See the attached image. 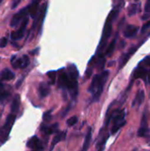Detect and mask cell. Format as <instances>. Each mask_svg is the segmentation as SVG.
I'll list each match as a JSON object with an SVG mask.
<instances>
[{
	"mask_svg": "<svg viewBox=\"0 0 150 151\" xmlns=\"http://www.w3.org/2000/svg\"><path fill=\"white\" fill-rule=\"evenodd\" d=\"M14 77H15L14 73L9 69H4L0 73V80L1 81H11V80L14 79Z\"/></svg>",
	"mask_w": 150,
	"mask_h": 151,
	"instance_id": "cell-19",
	"label": "cell"
},
{
	"mask_svg": "<svg viewBox=\"0 0 150 151\" xmlns=\"http://www.w3.org/2000/svg\"><path fill=\"white\" fill-rule=\"evenodd\" d=\"M27 146L33 150L34 151H41L43 150V146H42V143L41 142V140L36 137V136H33L28 142H27Z\"/></svg>",
	"mask_w": 150,
	"mask_h": 151,
	"instance_id": "cell-10",
	"label": "cell"
},
{
	"mask_svg": "<svg viewBox=\"0 0 150 151\" xmlns=\"http://www.w3.org/2000/svg\"><path fill=\"white\" fill-rule=\"evenodd\" d=\"M38 92H39V96L42 98V97H46L50 92V88L48 83L46 82H42L39 86L38 88Z\"/></svg>",
	"mask_w": 150,
	"mask_h": 151,
	"instance_id": "cell-14",
	"label": "cell"
},
{
	"mask_svg": "<svg viewBox=\"0 0 150 151\" xmlns=\"http://www.w3.org/2000/svg\"><path fill=\"white\" fill-rule=\"evenodd\" d=\"M136 12H137V5H136V4H132V5L129 7V9H128L129 16H133V15H134Z\"/></svg>",
	"mask_w": 150,
	"mask_h": 151,
	"instance_id": "cell-29",
	"label": "cell"
},
{
	"mask_svg": "<svg viewBox=\"0 0 150 151\" xmlns=\"http://www.w3.org/2000/svg\"><path fill=\"white\" fill-rule=\"evenodd\" d=\"M27 23H28V19L26 17L23 20H22V24L20 25L19 28L14 32L11 33V37L13 41H17V40H19L21 39L23 36H24V34H25V30H26V27L27 26Z\"/></svg>",
	"mask_w": 150,
	"mask_h": 151,
	"instance_id": "cell-7",
	"label": "cell"
},
{
	"mask_svg": "<svg viewBox=\"0 0 150 151\" xmlns=\"http://www.w3.org/2000/svg\"><path fill=\"white\" fill-rule=\"evenodd\" d=\"M145 12L148 13V16L150 15V0H147V3L145 4Z\"/></svg>",
	"mask_w": 150,
	"mask_h": 151,
	"instance_id": "cell-34",
	"label": "cell"
},
{
	"mask_svg": "<svg viewBox=\"0 0 150 151\" xmlns=\"http://www.w3.org/2000/svg\"><path fill=\"white\" fill-rule=\"evenodd\" d=\"M144 99H145V93L143 90H139L135 98H134V101L133 103V106L135 107V106H140L143 102H144Z\"/></svg>",
	"mask_w": 150,
	"mask_h": 151,
	"instance_id": "cell-17",
	"label": "cell"
},
{
	"mask_svg": "<svg viewBox=\"0 0 150 151\" xmlns=\"http://www.w3.org/2000/svg\"><path fill=\"white\" fill-rule=\"evenodd\" d=\"M68 77L71 80H74L77 81L79 78V71L77 69V67L75 66V65H69L68 66Z\"/></svg>",
	"mask_w": 150,
	"mask_h": 151,
	"instance_id": "cell-16",
	"label": "cell"
},
{
	"mask_svg": "<svg viewBox=\"0 0 150 151\" xmlns=\"http://www.w3.org/2000/svg\"><path fill=\"white\" fill-rule=\"evenodd\" d=\"M11 65L14 68H21V65H22V58H16L15 61L11 62Z\"/></svg>",
	"mask_w": 150,
	"mask_h": 151,
	"instance_id": "cell-26",
	"label": "cell"
},
{
	"mask_svg": "<svg viewBox=\"0 0 150 151\" xmlns=\"http://www.w3.org/2000/svg\"><path fill=\"white\" fill-rule=\"evenodd\" d=\"M48 77L50 78V83L51 84H55L56 82V72L52 71V72H49L47 73Z\"/></svg>",
	"mask_w": 150,
	"mask_h": 151,
	"instance_id": "cell-27",
	"label": "cell"
},
{
	"mask_svg": "<svg viewBox=\"0 0 150 151\" xmlns=\"http://www.w3.org/2000/svg\"><path fill=\"white\" fill-rule=\"evenodd\" d=\"M150 27V20L149 21H147L143 26H142V27H141V34H143V33H145L149 28Z\"/></svg>",
	"mask_w": 150,
	"mask_h": 151,
	"instance_id": "cell-32",
	"label": "cell"
},
{
	"mask_svg": "<svg viewBox=\"0 0 150 151\" xmlns=\"http://www.w3.org/2000/svg\"><path fill=\"white\" fill-rule=\"evenodd\" d=\"M27 14H28V9H27V7L21 9V10H20L18 13H16L15 15H13V17H12V19H11V26L13 27H17L18 24H19L21 20H23V19L27 17Z\"/></svg>",
	"mask_w": 150,
	"mask_h": 151,
	"instance_id": "cell-6",
	"label": "cell"
},
{
	"mask_svg": "<svg viewBox=\"0 0 150 151\" xmlns=\"http://www.w3.org/2000/svg\"><path fill=\"white\" fill-rule=\"evenodd\" d=\"M115 46H116V38H115V39L110 43V45L108 46V48H107V50H106V52H105L106 56L111 57V56L112 55V53L114 52V50H115Z\"/></svg>",
	"mask_w": 150,
	"mask_h": 151,
	"instance_id": "cell-24",
	"label": "cell"
},
{
	"mask_svg": "<svg viewBox=\"0 0 150 151\" xmlns=\"http://www.w3.org/2000/svg\"><path fill=\"white\" fill-rule=\"evenodd\" d=\"M42 119H43L45 122L50 121V119H51V111H45V112L43 113Z\"/></svg>",
	"mask_w": 150,
	"mask_h": 151,
	"instance_id": "cell-28",
	"label": "cell"
},
{
	"mask_svg": "<svg viewBox=\"0 0 150 151\" xmlns=\"http://www.w3.org/2000/svg\"><path fill=\"white\" fill-rule=\"evenodd\" d=\"M57 128H58V124L57 123L50 125V126H42V127H41L42 133H44L46 135L52 134L53 133H55L57 130Z\"/></svg>",
	"mask_w": 150,
	"mask_h": 151,
	"instance_id": "cell-15",
	"label": "cell"
},
{
	"mask_svg": "<svg viewBox=\"0 0 150 151\" xmlns=\"http://www.w3.org/2000/svg\"><path fill=\"white\" fill-rule=\"evenodd\" d=\"M57 83H58V86L60 88H66L67 89V86H68V83H69V77H68V74L65 73H61L59 74V77H58V80H57Z\"/></svg>",
	"mask_w": 150,
	"mask_h": 151,
	"instance_id": "cell-13",
	"label": "cell"
},
{
	"mask_svg": "<svg viewBox=\"0 0 150 151\" xmlns=\"http://www.w3.org/2000/svg\"><path fill=\"white\" fill-rule=\"evenodd\" d=\"M134 1H136V2H137V1H139V0H134Z\"/></svg>",
	"mask_w": 150,
	"mask_h": 151,
	"instance_id": "cell-36",
	"label": "cell"
},
{
	"mask_svg": "<svg viewBox=\"0 0 150 151\" xmlns=\"http://www.w3.org/2000/svg\"><path fill=\"white\" fill-rule=\"evenodd\" d=\"M104 64H105V58H103V57H100L98 62H97V65H98V68L99 69H103V66H104Z\"/></svg>",
	"mask_w": 150,
	"mask_h": 151,
	"instance_id": "cell-31",
	"label": "cell"
},
{
	"mask_svg": "<svg viewBox=\"0 0 150 151\" xmlns=\"http://www.w3.org/2000/svg\"><path fill=\"white\" fill-rule=\"evenodd\" d=\"M148 73H149V71L146 69V67L142 66V65H140L137 67V69L134 71V73H133V80L134 79H138V78H141V79H143L145 81V82L147 81L148 80Z\"/></svg>",
	"mask_w": 150,
	"mask_h": 151,
	"instance_id": "cell-11",
	"label": "cell"
},
{
	"mask_svg": "<svg viewBox=\"0 0 150 151\" xmlns=\"http://www.w3.org/2000/svg\"><path fill=\"white\" fill-rule=\"evenodd\" d=\"M19 104H20V96L19 95H16L11 105V111L12 114H15L16 112H18L19 109Z\"/></svg>",
	"mask_w": 150,
	"mask_h": 151,
	"instance_id": "cell-21",
	"label": "cell"
},
{
	"mask_svg": "<svg viewBox=\"0 0 150 151\" xmlns=\"http://www.w3.org/2000/svg\"><path fill=\"white\" fill-rule=\"evenodd\" d=\"M1 1H2V0H0V3H1Z\"/></svg>",
	"mask_w": 150,
	"mask_h": 151,
	"instance_id": "cell-37",
	"label": "cell"
},
{
	"mask_svg": "<svg viewBox=\"0 0 150 151\" xmlns=\"http://www.w3.org/2000/svg\"><path fill=\"white\" fill-rule=\"evenodd\" d=\"M92 69L91 68H88V70H87V72H86V77H87V79H88V78H90L91 77V75H92Z\"/></svg>",
	"mask_w": 150,
	"mask_h": 151,
	"instance_id": "cell-35",
	"label": "cell"
},
{
	"mask_svg": "<svg viewBox=\"0 0 150 151\" xmlns=\"http://www.w3.org/2000/svg\"><path fill=\"white\" fill-rule=\"evenodd\" d=\"M120 11V8H116L114 10H112L111 12V13L109 14L106 23L104 25V28H103V36L100 42V45H99V50L98 51H102L104 47L106 46L107 41L110 38V36L111 35V32H112V22L116 19L117 16L118 15V12Z\"/></svg>",
	"mask_w": 150,
	"mask_h": 151,
	"instance_id": "cell-2",
	"label": "cell"
},
{
	"mask_svg": "<svg viewBox=\"0 0 150 151\" xmlns=\"http://www.w3.org/2000/svg\"><path fill=\"white\" fill-rule=\"evenodd\" d=\"M91 139H92V129H91V127H89L88 130V133H87V134H86L85 141H84V144H83L82 150L81 151H87L88 150V148H89V146H90Z\"/></svg>",
	"mask_w": 150,
	"mask_h": 151,
	"instance_id": "cell-22",
	"label": "cell"
},
{
	"mask_svg": "<svg viewBox=\"0 0 150 151\" xmlns=\"http://www.w3.org/2000/svg\"><path fill=\"white\" fill-rule=\"evenodd\" d=\"M46 12H47V4H44L41 7V9L39 10L38 16H37V18L35 19L36 20H35V22H34V25H33V28H34L35 26H38L39 33H41V31H42V23H43V19H44Z\"/></svg>",
	"mask_w": 150,
	"mask_h": 151,
	"instance_id": "cell-8",
	"label": "cell"
},
{
	"mask_svg": "<svg viewBox=\"0 0 150 151\" xmlns=\"http://www.w3.org/2000/svg\"><path fill=\"white\" fill-rule=\"evenodd\" d=\"M10 96V92H8L4 88L0 85V103H3Z\"/></svg>",
	"mask_w": 150,
	"mask_h": 151,
	"instance_id": "cell-23",
	"label": "cell"
},
{
	"mask_svg": "<svg viewBox=\"0 0 150 151\" xmlns=\"http://www.w3.org/2000/svg\"><path fill=\"white\" fill-rule=\"evenodd\" d=\"M109 71H104L100 74L95 75L93 78V81L91 82V85L88 88V91L93 95V100L95 101H98L103 90V87L108 80L109 77Z\"/></svg>",
	"mask_w": 150,
	"mask_h": 151,
	"instance_id": "cell-1",
	"label": "cell"
},
{
	"mask_svg": "<svg viewBox=\"0 0 150 151\" xmlns=\"http://www.w3.org/2000/svg\"><path fill=\"white\" fill-rule=\"evenodd\" d=\"M29 65V58L27 56H23L22 57V65H21V68H26L27 65Z\"/></svg>",
	"mask_w": 150,
	"mask_h": 151,
	"instance_id": "cell-30",
	"label": "cell"
},
{
	"mask_svg": "<svg viewBox=\"0 0 150 151\" xmlns=\"http://www.w3.org/2000/svg\"><path fill=\"white\" fill-rule=\"evenodd\" d=\"M148 113L145 111L141 119V127L138 131V136L139 137H148L149 134V125H148Z\"/></svg>",
	"mask_w": 150,
	"mask_h": 151,
	"instance_id": "cell-5",
	"label": "cell"
},
{
	"mask_svg": "<svg viewBox=\"0 0 150 151\" xmlns=\"http://www.w3.org/2000/svg\"><path fill=\"white\" fill-rule=\"evenodd\" d=\"M77 122H78V117L77 116H73V117L70 118L69 119H67V121H66V123L69 127L74 126Z\"/></svg>",
	"mask_w": 150,
	"mask_h": 151,
	"instance_id": "cell-25",
	"label": "cell"
},
{
	"mask_svg": "<svg viewBox=\"0 0 150 151\" xmlns=\"http://www.w3.org/2000/svg\"><path fill=\"white\" fill-rule=\"evenodd\" d=\"M41 0H33L32 3L30 4L27 5V9H28V14L30 15V17L34 19H35L38 16V12H39V4H40Z\"/></svg>",
	"mask_w": 150,
	"mask_h": 151,
	"instance_id": "cell-9",
	"label": "cell"
},
{
	"mask_svg": "<svg viewBox=\"0 0 150 151\" xmlns=\"http://www.w3.org/2000/svg\"><path fill=\"white\" fill-rule=\"evenodd\" d=\"M136 50H137V47H133V48L131 49L126 55H124V57L122 58V59H121V61H120V65H119V68H120V69L128 62V60L130 59L131 56L136 51Z\"/></svg>",
	"mask_w": 150,
	"mask_h": 151,
	"instance_id": "cell-20",
	"label": "cell"
},
{
	"mask_svg": "<svg viewBox=\"0 0 150 151\" xmlns=\"http://www.w3.org/2000/svg\"><path fill=\"white\" fill-rule=\"evenodd\" d=\"M138 33V27L134 25H127L124 30V35L126 38L134 37Z\"/></svg>",
	"mask_w": 150,
	"mask_h": 151,
	"instance_id": "cell-12",
	"label": "cell"
},
{
	"mask_svg": "<svg viewBox=\"0 0 150 151\" xmlns=\"http://www.w3.org/2000/svg\"><path fill=\"white\" fill-rule=\"evenodd\" d=\"M65 135H66V132H60L58 133L57 134L55 135V137L53 138L52 140V142H51V147L50 149V151H52V150L54 149V147L56 146V144H57L59 142L63 141L64 139H65Z\"/></svg>",
	"mask_w": 150,
	"mask_h": 151,
	"instance_id": "cell-18",
	"label": "cell"
},
{
	"mask_svg": "<svg viewBox=\"0 0 150 151\" xmlns=\"http://www.w3.org/2000/svg\"><path fill=\"white\" fill-rule=\"evenodd\" d=\"M126 112L125 110H120L118 111L112 112L111 119H112V127H111V134H115L118 130H120L126 125Z\"/></svg>",
	"mask_w": 150,
	"mask_h": 151,
	"instance_id": "cell-3",
	"label": "cell"
},
{
	"mask_svg": "<svg viewBox=\"0 0 150 151\" xmlns=\"http://www.w3.org/2000/svg\"><path fill=\"white\" fill-rule=\"evenodd\" d=\"M7 42H8L7 38L2 37V38L0 39V48H4V47L7 45Z\"/></svg>",
	"mask_w": 150,
	"mask_h": 151,
	"instance_id": "cell-33",
	"label": "cell"
},
{
	"mask_svg": "<svg viewBox=\"0 0 150 151\" xmlns=\"http://www.w3.org/2000/svg\"><path fill=\"white\" fill-rule=\"evenodd\" d=\"M15 119L16 116L15 114H10L6 120L4 125L0 128V144L4 143L7 140H8V136L11 133V130L12 128V126L15 122Z\"/></svg>",
	"mask_w": 150,
	"mask_h": 151,
	"instance_id": "cell-4",
	"label": "cell"
},
{
	"mask_svg": "<svg viewBox=\"0 0 150 151\" xmlns=\"http://www.w3.org/2000/svg\"><path fill=\"white\" fill-rule=\"evenodd\" d=\"M133 151H135V150H133Z\"/></svg>",
	"mask_w": 150,
	"mask_h": 151,
	"instance_id": "cell-38",
	"label": "cell"
}]
</instances>
